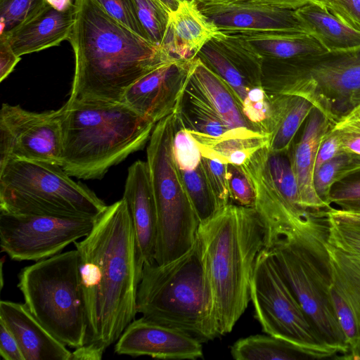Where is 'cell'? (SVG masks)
<instances>
[{"instance_id": "obj_1", "label": "cell", "mask_w": 360, "mask_h": 360, "mask_svg": "<svg viewBox=\"0 0 360 360\" xmlns=\"http://www.w3.org/2000/svg\"><path fill=\"white\" fill-rule=\"evenodd\" d=\"M74 245L87 319L85 344L105 352L138 313L141 276L126 200L108 205L89 233Z\"/></svg>"}, {"instance_id": "obj_2", "label": "cell", "mask_w": 360, "mask_h": 360, "mask_svg": "<svg viewBox=\"0 0 360 360\" xmlns=\"http://www.w3.org/2000/svg\"><path fill=\"white\" fill-rule=\"evenodd\" d=\"M76 18L68 41L75 75L68 103H123L125 91L170 56L137 34L94 0H75Z\"/></svg>"}, {"instance_id": "obj_3", "label": "cell", "mask_w": 360, "mask_h": 360, "mask_svg": "<svg viewBox=\"0 0 360 360\" xmlns=\"http://www.w3.org/2000/svg\"><path fill=\"white\" fill-rule=\"evenodd\" d=\"M198 234L212 285L220 335L230 333L250 301L257 259L268 229L254 207L230 203L200 224Z\"/></svg>"}, {"instance_id": "obj_4", "label": "cell", "mask_w": 360, "mask_h": 360, "mask_svg": "<svg viewBox=\"0 0 360 360\" xmlns=\"http://www.w3.org/2000/svg\"><path fill=\"white\" fill-rule=\"evenodd\" d=\"M61 167L70 176L101 179L149 141L155 123L124 103L67 102L61 108Z\"/></svg>"}, {"instance_id": "obj_5", "label": "cell", "mask_w": 360, "mask_h": 360, "mask_svg": "<svg viewBox=\"0 0 360 360\" xmlns=\"http://www.w3.org/2000/svg\"><path fill=\"white\" fill-rule=\"evenodd\" d=\"M136 309L146 319L184 331L201 342L220 335L198 234L179 257L164 264L155 261L143 265Z\"/></svg>"}, {"instance_id": "obj_6", "label": "cell", "mask_w": 360, "mask_h": 360, "mask_svg": "<svg viewBox=\"0 0 360 360\" xmlns=\"http://www.w3.org/2000/svg\"><path fill=\"white\" fill-rule=\"evenodd\" d=\"M328 232L326 213L313 214L266 248L322 340L337 356L348 359L349 347L330 295Z\"/></svg>"}, {"instance_id": "obj_7", "label": "cell", "mask_w": 360, "mask_h": 360, "mask_svg": "<svg viewBox=\"0 0 360 360\" xmlns=\"http://www.w3.org/2000/svg\"><path fill=\"white\" fill-rule=\"evenodd\" d=\"M57 164L13 160L0 166V212L97 218L108 205Z\"/></svg>"}, {"instance_id": "obj_8", "label": "cell", "mask_w": 360, "mask_h": 360, "mask_svg": "<svg viewBox=\"0 0 360 360\" xmlns=\"http://www.w3.org/2000/svg\"><path fill=\"white\" fill-rule=\"evenodd\" d=\"M18 287L32 314L66 346L85 344L87 319L76 249L24 267Z\"/></svg>"}, {"instance_id": "obj_9", "label": "cell", "mask_w": 360, "mask_h": 360, "mask_svg": "<svg viewBox=\"0 0 360 360\" xmlns=\"http://www.w3.org/2000/svg\"><path fill=\"white\" fill-rule=\"evenodd\" d=\"M262 86L268 94L307 99L333 125L360 104V47L274 63L263 74Z\"/></svg>"}, {"instance_id": "obj_10", "label": "cell", "mask_w": 360, "mask_h": 360, "mask_svg": "<svg viewBox=\"0 0 360 360\" xmlns=\"http://www.w3.org/2000/svg\"><path fill=\"white\" fill-rule=\"evenodd\" d=\"M175 112L157 122L146 149L157 210L155 261L168 263L193 245L200 221L181 179L173 155Z\"/></svg>"}, {"instance_id": "obj_11", "label": "cell", "mask_w": 360, "mask_h": 360, "mask_svg": "<svg viewBox=\"0 0 360 360\" xmlns=\"http://www.w3.org/2000/svg\"><path fill=\"white\" fill-rule=\"evenodd\" d=\"M250 300L266 334L290 343L309 359L337 356L316 331L267 248L261 251L255 263Z\"/></svg>"}, {"instance_id": "obj_12", "label": "cell", "mask_w": 360, "mask_h": 360, "mask_svg": "<svg viewBox=\"0 0 360 360\" xmlns=\"http://www.w3.org/2000/svg\"><path fill=\"white\" fill-rule=\"evenodd\" d=\"M96 219L0 212L1 252L18 262L49 258L87 236Z\"/></svg>"}, {"instance_id": "obj_13", "label": "cell", "mask_w": 360, "mask_h": 360, "mask_svg": "<svg viewBox=\"0 0 360 360\" xmlns=\"http://www.w3.org/2000/svg\"><path fill=\"white\" fill-rule=\"evenodd\" d=\"M61 108L34 112L3 103L0 111V166L13 160L44 161L61 166Z\"/></svg>"}, {"instance_id": "obj_14", "label": "cell", "mask_w": 360, "mask_h": 360, "mask_svg": "<svg viewBox=\"0 0 360 360\" xmlns=\"http://www.w3.org/2000/svg\"><path fill=\"white\" fill-rule=\"evenodd\" d=\"M193 60L170 56L128 87L123 103L156 124L176 110L188 84Z\"/></svg>"}, {"instance_id": "obj_15", "label": "cell", "mask_w": 360, "mask_h": 360, "mask_svg": "<svg viewBox=\"0 0 360 360\" xmlns=\"http://www.w3.org/2000/svg\"><path fill=\"white\" fill-rule=\"evenodd\" d=\"M115 352L162 359L195 360L203 356L202 342L195 338L143 316L125 328L116 342Z\"/></svg>"}, {"instance_id": "obj_16", "label": "cell", "mask_w": 360, "mask_h": 360, "mask_svg": "<svg viewBox=\"0 0 360 360\" xmlns=\"http://www.w3.org/2000/svg\"><path fill=\"white\" fill-rule=\"evenodd\" d=\"M332 283L330 295L349 347L348 359L360 355V260L327 240Z\"/></svg>"}, {"instance_id": "obj_17", "label": "cell", "mask_w": 360, "mask_h": 360, "mask_svg": "<svg viewBox=\"0 0 360 360\" xmlns=\"http://www.w3.org/2000/svg\"><path fill=\"white\" fill-rule=\"evenodd\" d=\"M221 31H283L307 33L295 10L245 0L200 6Z\"/></svg>"}, {"instance_id": "obj_18", "label": "cell", "mask_w": 360, "mask_h": 360, "mask_svg": "<svg viewBox=\"0 0 360 360\" xmlns=\"http://www.w3.org/2000/svg\"><path fill=\"white\" fill-rule=\"evenodd\" d=\"M123 198L131 215L137 269L141 277L143 265L155 262L158 225L156 205L146 161H136L129 167Z\"/></svg>"}, {"instance_id": "obj_19", "label": "cell", "mask_w": 360, "mask_h": 360, "mask_svg": "<svg viewBox=\"0 0 360 360\" xmlns=\"http://www.w3.org/2000/svg\"><path fill=\"white\" fill-rule=\"evenodd\" d=\"M0 321L15 337L25 360H70L72 352L41 324L25 304L1 300Z\"/></svg>"}, {"instance_id": "obj_20", "label": "cell", "mask_w": 360, "mask_h": 360, "mask_svg": "<svg viewBox=\"0 0 360 360\" xmlns=\"http://www.w3.org/2000/svg\"><path fill=\"white\" fill-rule=\"evenodd\" d=\"M75 18V5L58 11L47 4L32 18L0 37L4 38L15 54L20 57L68 40Z\"/></svg>"}, {"instance_id": "obj_21", "label": "cell", "mask_w": 360, "mask_h": 360, "mask_svg": "<svg viewBox=\"0 0 360 360\" xmlns=\"http://www.w3.org/2000/svg\"><path fill=\"white\" fill-rule=\"evenodd\" d=\"M332 124L326 117L314 108L307 117L299 141L290 157L295 175L303 209L321 212L328 207L316 194L314 186L315 163L319 146Z\"/></svg>"}, {"instance_id": "obj_22", "label": "cell", "mask_w": 360, "mask_h": 360, "mask_svg": "<svg viewBox=\"0 0 360 360\" xmlns=\"http://www.w3.org/2000/svg\"><path fill=\"white\" fill-rule=\"evenodd\" d=\"M219 33V29L195 2L183 0L175 11L169 13L161 46L173 57L192 60L205 44Z\"/></svg>"}, {"instance_id": "obj_23", "label": "cell", "mask_w": 360, "mask_h": 360, "mask_svg": "<svg viewBox=\"0 0 360 360\" xmlns=\"http://www.w3.org/2000/svg\"><path fill=\"white\" fill-rule=\"evenodd\" d=\"M223 32V31H222ZM263 59L302 60L319 58L328 51L311 34L283 31H233Z\"/></svg>"}, {"instance_id": "obj_24", "label": "cell", "mask_w": 360, "mask_h": 360, "mask_svg": "<svg viewBox=\"0 0 360 360\" xmlns=\"http://www.w3.org/2000/svg\"><path fill=\"white\" fill-rule=\"evenodd\" d=\"M188 131L203 157L236 165H243L257 151L268 147L270 138L248 127L233 128L218 136Z\"/></svg>"}, {"instance_id": "obj_25", "label": "cell", "mask_w": 360, "mask_h": 360, "mask_svg": "<svg viewBox=\"0 0 360 360\" xmlns=\"http://www.w3.org/2000/svg\"><path fill=\"white\" fill-rule=\"evenodd\" d=\"M188 85L219 114L229 127L253 129L243 115L241 104L231 88L198 57L193 61Z\"/></svg>"}, {"instance_id": "obj_26", "label": "cell", "mask_w": 360, "mask_h": 360, "mask_svg": "<svg viewBox=\"0 0 360 360\" xmlns=\"http://www.w3.org/2000/svg\"><path fill=\"white\" fill-rule=\"evenodd\" d=\"M268 96L270 103L268 150L271 153H288L298 129L314 107L309 101L298 96L274 94Z\"/></svg>"}, {"instance_id": "obj_27", "label": "cell", "mask_w": 360, "mask_h": 360, "mask_svg": "<svg viewBox=\"0 0 360 360\" xmlns=\"http://www.w3.org/2000/svg\"><path fill=\"white\" fill-rule=\"evenodd\" d=\"M295 12L308 34L318 40L328 53L360 47V30L343 22L327 8L309 4Z\"/></svg>"}, {"instance_id": "obj_28", "label": "cell", "mask_w": 360, "mask_h": 360, "mask_svg": "<svg viewBox=\"0 0 360 360\" xmlns=\"http://www.w3.org/2000/svg\"><path fill=\"white\" fill-rule=\"evenodd\" d=\"M175 112L182 126L189 131L218 136L232 129L188 84Z\"/></svg>"}, {"instance_id": "obj_29", "label": "cell", "mask_w": 360, "mask_h": 360, "mask_svg": "<svg viewBox=\"0 0 360 360\" xmlns=\"http://www.w3.org/2000/svg\"><path fill=\"white\" fill-rule=\"evenodd\" d=\"M231 354L236 360L309 359L290 343L269 335H255L240 339L231 346Z\"/></svg>"}, {"instance_id": "obj_30", "label": "cell", "mask_w": 360, "mask_h": 360, "mask_svg": "<svg viewBox=\"0 0 360 360\" xmlns=\"http://www.w3.org/2000/svg\"><path fill=\"white\" fill-rule=\"evenodd\" d=\"M213 39L252 86H262L263 58L245 39L237 34L221 30Z\"/></svg>"}, {"instance_id": "obj_31", "label": "cell", "mask_w": 360, "mask_h": 360, "mask_svg": "<svg viewBox=\"0 0 360 360\" xmlns=\"http://www.w3.org/2000/svg\"><path fill=\"white\" fill-rule=\"evenodd\" d=\"M196 57L231 88L242 105L252 85L236 68L218 43L212 39L203 46Z\"/></svg>"}, {"instance_id": "obj_32", "label": "cell", "mask_w": 360, "mask_h": 360, "mask_svg": "<svg viewBox=\"0 0 360 360\" xmlns=\"http://www.w3.org/2000/svg\"><path fill=\"white\" fill-rule=\"evenodd\" d=\"M360 170V156L343 152L323 163L314 175L318 196L330 207L329 198L333 186L344 177Z\"/></svg>"}, {"instance_id": "obj_33", "label": "cell", "mask_w": 360, "mask_h": 360, "mask_svg": "<svg viewBox=\"0 0 360 360\" xmlns=\"http://www.w3.org/2000/svg\"><path fill=\"white\" fill-rule=\"evenodd\" d=\"M178 170L200 224L206 221L219 208L208 184L202 162L193 170Z\"/></svg>"}, {"instance_id": "obj_34", "label": "cell", "mask_w": 360, "mask_h": 360, "mask_svg": "<svg viewBox=\"0 0 360 360\" xmlns=\"http://www.w3.org/2000/svg\"><path fill=\"white\" fill-rule=\"evenodd\" d=\"M287 153H266V162L269 173L276 186L289 206L295 212L305 214L310 213L302 208L295 175Z\"/></svg>"}, {"instance_id": "obj_35", "label": "cell", "mask_w": 360, "mask_h": 360, "mask_svg": "<svg viewBox=\"0 0 360 360\" xmlns=\"http://www.w3.org/2000/svg\"><path fill=\"white\" fill-rule=\"evenodd\" d=\"M136 16L147 38L161 46L169 13L158 0H131Z\"/></svg>"}, {"instance_id": "obj_36", "label": "cell", "mask_w": 360, "mask_h": 360, "mask_svg": "<svg viewBox=\"0 0 360 360\" xmlns=\"http://www.w3.org/2000/svg\"><path fill=\"white\" fill-rule=\"evenodd\" d=\"M47 4L46 0H0V35L27 21Z\"/></svg>"}, {"instance_id": "obj_37", "label": "cell", "mask_w": 360, "mask_h": 360, "mask_svg": "<svg viewBox=\"0 0 360 360\" xmlns=\"http://www.w3.org/2000/svg\"><path fill=\"white\" fill-rule=\"evenodd\" d=\"M172 148L174 158L179 170H193L201 163L202 155L198 144L182 126L176 115Z\"/></svg>"}, {"instance_id": "obj_38", "label": "cell", "mask_w": 360, "mask_h": 360, "mask_svg": "<svg viewBox=\"0 0 360 360\" xmlns=\"http://www.w3.org/2000/svg\"><path fill=\"white\" fill-rule=\"evenodd\" d=\"M245 119L255 131L269 134L270 103L262 86H252L241 105Z\"/></svg>"}, {"instance_id": "obj_39", "label": "cell", "mask_w": 360, "mask_h": 360, "mask_svg": "<svg viewBox=\"0 0 360 360\" xmlns=\"http://www.w3.org/2000/svg\"><path fill=\"white\" fill-rule=\"evenodd\" d=\"M326 218L328 243L360 260V227Z\"/></svg>"}, {"instance_id": "obj_40", "label": "cell", "mask_w": 360, "mask_h": 360, "mask_svg": "<svg viewBox=\"0 0 360 360\" xmlns=\"http://www.w3.org/2000/svg\"><path fill=\"white\" fill-rule=\"evenodd\" d=\"M201 162L219 208L232 203L229 188L227 164L203 156Z\"/></svg>"}, {"instance_id": "obj_41", "label": "cell", "mask_w": 360, "mask_h": 360, "mask_svg": "<svg viewBox=\"0 0 360 360\" xmlns=\"http://www.w3.org/2000/svg\"><path fill=\"white\" fill-rule=\"evenodd\" d=\"M227 176L231 201L240 206L254 207L255 191L241 166L227 164Z\"/></svg>"}, {"instance_id": "obj_42", "label": "cell", "mask_w": 360, "mask_h": 360, "mask_svg": "<svg viewBox=\"0 0 360 360\" xmlns=\"http://www.w3.org/2000/svg\"><path fill=\"white\" fill-rule=\"evenodd\" d=\"M94 1H96L112 17L137 34L149 40L137 20L131 0Z\"/></svg>"}, {"instance_id": "obj_43", "label": "cell", "mask_w": 360, "mask_h": 360, "mask_svg": "<svg viewBox=\"0 0 360 360\" xmlns=\"http://www.w3.org/2000/svg\"><path fill=\"white\" fill-rule=\"evenodd\" d=\"M343 152L340 135L330 129L319 146L314 172L323 163Z\"/></svg>"}, {"instance_id": "obj_44", "label": "cell", "mask_w": 360, "mask_h": 360, "mask_svg": "<svg viewBox=\"0 0 360 360\" xmlns=\"http://www.w3.org/2000/svg\"><path fill=\"white\" fill-rule=\"evenodd\" d=\"M0 354L4 360H25L15 337L0 321Z\"/></svg>"}, {"instance_id": "obj_45", "label": "cell", "mask_w": 360, "mask_h": 360, "mask_svg": "<svg viewBox=\"0 0 360 360\" xmlns=\"http://www.w3.org/2000/svg\"><path fill=\"white\" fill-rule=\"evenodd\" d=\"M277 8L296 10L309 4H316L327 8L337 17L338 9L335 0H245Z\"/></svg>"}, {"instance_id": "obj_46", "label": "cell", "mask_w": 360, "mask_h": 360, "mask_svg": "<svg viewBox=\"0 0 360 360\" xmlns=\"http://www.w3.org/2000/svg\"><path fill=\"white\" fill-rule=\"evenodd\" d=\"M337 17L360 30V0H335Z\"/></svg>"}, {"instance_id": "obj_47", "label": "cell", "mask_w": 360, "mask_h": 360, "mask_svg": "<svg viewBox=\"0 0 360 360\" xmlns=\"http://www.w3.org/2000/svg\"><path fill=\"white\" fill-rule=\"evenodd\" d=\"M353 200H360V179L342 184L332 189L329 198L330 204Z\"/></svg>"}, {"instance_id": "obj_48", "label": "cell", "mask_w": 360, "mask_h": 360, "mask_svg": "<svg viewBox=\"0 0 360 360\" xmlns=\"http://www.w3.org/2000/svg\"><path fill=\"white\" fill-rule=\"evenodd\" d=\"M20 57L17 56L7 41L0 37V82H3L13 70Z\"/></svg>"}, {"instance_id": "obj_49", "label": "cell", "mask_w": 360, "mask_h": 360, "mask_svg": "<svg viewBox=\"0 0 360 360\" xmlns=\"http://www.w3.org/2000/svg\"><path fill=\"white\" fill-rule=\"evenodd\" d=\"M326 215L335 221L350 224L360 227V210L330 207L326 210Z\"/></svg>"}, {"instance_id": "obj_50", "label": "cell", "mask_w": 360, "mask_h": 360, "mask_svg": "<svg viewBox=\"0 0 360 360\" xmlns=\"http://www.w3.org/2000/svg\"><path fill=\"white\" fill-rule=\"evenodd\" d=\"M103 353L92 345L84 344L72 352L70 360H99Z\"/></svg>"}, {"instance_id": "obj_51", "label": "cell", "mask_w": 360, "mask_h": 360, "mask_svg": "<svg viewBox=\"0 0 360 360\" xmlns=\"http://www.w3.org/2000/svg\"><path fill=\"white\" fill-rule=\"evenodd\" d=\"M335 131L340 135L344 152L360 156V134Z\"/></svg>"}, {"instance_id": "obj_52", "label": "cell", "mask_w": 360, "mask_h": 360, "mask_svg": "<svg viewBox=\"0 0 360 360\" xmlns=\"http://www.w3.org/2000/svg\"><path fill=\"white\" fill-rule=\"evenodd\" d=\"M51 6L58 11H65L75 5L73 0H46Z\"/></svg>"}, {"instance_id": "obj_53", "label": "cell", "mask_w": 360, "mask_h": 360, "mask_svg": "<svg viewBox=\"0 0 360 360\" xmlns=\"http://www.w3.org/2000/svg\"><path fill=\"white\" fill-rule=\"evenodd\" d=\"M336 204L340 208L360 210V200L340 202Z\"/></svg>"}, {"instance_id": "obj_54", "label": "cell", "mask_w": 360, "mask_h": 360, "mask_svg": "<svg viewBox=\"0 0 360 360\" xmlns=\"http://www.w3.org/2000/svg\"><path fill=\"white\" fill-rule=\"evenodd\" d=\"M169 12L175 11L180 3L179 0H158Z\"/></svg>"}, {"instance_id": "obj_55", "label": "cell", "mask_w": 360, "mask_h": 360, "mask_svg": "<svg viewBox=\"0 0 360 360\" xmlns=\"http://www.w3.org/2000/svg\"><path fill=\"white\" fill-rule=\"evenodd\" d=\"M183 1V0H179ZM195 2L199 6H208V5H214L221 3L230 2L236 0H188Z\"/></svg>"}, {"instance_id": "obj_56", "label": "cell", "mask_w": 360, "mask_h": 360, "mask_svg": "<svg viewBox=\"0 0 360 360\" xmlns=\"http://www.w3.org/2000/svg\"><path fill=\"white\" fill-rule=\"evenodd\" d=\"M359 359H360V355H359Z\"/></svg>"}]
</instances>
